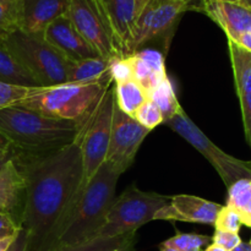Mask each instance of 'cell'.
I'll list each match as a JSON object with an SVG mask.
<instances>
[{
	"label": "cell",
	"mask_w": 251,
	"mask_h": 251,
	"mask_svg": "<svg viewBox=\"0 0 251 251\" xmlns=\"http://www.w3.org/2000/svg\"><path fill=\"white\" fill-rule=\"evenodd\" d=\"M29 88L0 81V109L17 104L28 95Z\"/></svg>",
	"instance_id": "cell-29"
},
{
	"label": "cell",
	"mask_w": 251,
	"mask_h": 251,
	"mask_svg": "<svg viewBox=\"0 0 251 251\" xmlns=\"http://www.w3.org/2000/svg\"><path fill=\"white\" fill-rule=\"evenodd\" d=\"M147 97L158 107L161 110L162 115H163L164 122L171 119L172 117L176 114L181 108L179 104V100L176 98V91H174L173 83H172L171 78L167 76L164 80H162L153 90L151 91Z\"/></svg>",
	"instance_id": "cell-24"
},
{
	"label": "cell",
	"mask_w": 251,
	"mask_h": 251,
	"mask_svg": "<svg viewBox=\"0 0 251 251\" xmlns=\"http://www.w3.org/2000/svg\"><path fill=\"white\" fill-rule=\"evenodd\" d=\"M42 34L44 39L69 61L100 56L78 33L66 14L51 21Z\"/></svg>",
	"instance_id": "cell-13"
},
{
	"label": "cell",
	"mask_w": 251,
	"mask_h": 251,
	"mask_svg": "<svg viewBox=\"0 0 251 251\" xmlns=\"http://www.w3.org/2000/svg\"><path fill=\"white\" fill-rule=\"evenodd\" d=\"M120 176L122 174L118 173L108 162L100 166L86 186L56 248L81 244L97 238L115 199L117 183Z\"/></svg>",
	"instance_id": "cell-3"
},
{
	"label": "cell",
	"mask_w": 251,
	"mask_h": 251,
	"mask_svg": "<svg viewBox=\"0 0 251 251\" xmlns=\"http://www.w3.org/2000/svg\"><path fill=\"white\" fill-rule=\"evenodd\" d=\"M2 44L39 87L68 82L69 60L44 39L43 34L17 29Z\"/></svg>",
	"instance_id": "cell-5"
},
{
	"label": "cell",
	"mask_w": 251,
	"mask_h": 251,
	"mask_svg": "<svg viewBox=\"0 0 251 251\" xmlns=\"http://www.w3.org/2000/svg\"><path fill=\"white\" fill-rule=\"evenodd\" d=\"M21 29L33 34H42L51 21L68 11L70 0H20Z\"/></svg>",
	"instance_id": "cell-17"
},
{
	"label": "cell",
	"mask_w": 251,
	"mask_h": 251,
	"mask_svg": "<svg viewBox=\"0 0 251 251\" xmlns=\"http://www.w3.org/2000/svg\"><path fill=\"white\" fill-rule=\"evenodd\" d=\"M222 205L194 195L172 196L171 201L159 208L153 221H179L215 226Z\"/></svg>",
	"instance_id": "cell-12"
},
{
	"label": "cell",
	"mask_w": 251,
	"mask_h": 251,
	"mask_svg": "<svg viewBox=\"0 0 251 251\" xmlns=\"http://www.w3.org/2000/svg\"><path fill=\"white\" fill-rule=\"evenodd\" d=\"M134 251L135 249V234L122 235L114 238L97 237L88 242L76 245H65L58 247L53 251Z\"/></svg>",
	"instance_id": "cell-22"
},
{
	"label": "cell",
	"mask_w": 251,
	"mask_h": 251,
	"mask_svg": "<svg viewBox=\"0 0 251 251\" xmlns=\"http://www.w3.org/2000/svg\"><path fill=\"white\" fill-rule=\"evenodd\" d=\"M212 243V238L196 233H178L162 243L159 247L169 248L178 251H202L205 247Z\"/></svg>",
	"instance_id": "cell-26"
},
{
	"label": "cell",
	"mask_w": 251,
	"mask_h": 251,
	"mask_svg": "<svg viewBox=\"0 0 251 251\" xmlns=\"http://www.w3.org/2000/svg\"><path fill=\"white\" fill-rule=\"evenodd\" d=\"M0 81L25 87H39L37 81L12 58L2 43H0Z\"/></svg>",
	"instance_id": "cell-23"
},
{
	"label": "cell",
	"mask_w": 251,
	"mask_h": 251,
	"mask_svg": "<svg viewBox=\"0 0 251 251\" xmlns=\"http://www.w3.org/2000/svg\"><path fill=\"white\" fill-rule=\"evenodd\" d=\"M238 98H239L240 109H242L245 136H247L248 144L251 147V93L239 96Z\"/></svg>",
	"instance_id": "cell-34"
},
{
	"label": "cell",
	"mask_w": 251,
	"mask_h": 251,
	"mask_svg": "<svg viewBox=\"0 0 251 251\" xmlns=\"http://www.w3.org/2000/svg\"><path fill=\"white\" fill-rule=\"evenodd\" d=\"M112 251H122V250H118V249H115V250H112Z\"/></svg>",
	"instance_id": "cell-48"
},
{
	"label": "cell",
	"mask_w": 251,
	"mask_h": 251,
	"mask_svg": "<svg viewBox=\"0 0 251 251\" xmlns=\"http://www.w3.org/2000/svg\"><path fill=\"white\" fill-rule=\"evenodd\" d=\"M66 16L100 58L122 56L100 0H70Z\"/></svg>",
	"instance_id": "cell-9"
},
{
	"label": "cell",
	"mask_w": 251,
	"mask_h": 251,
	"mask_svg": "<svg viewBox=\"0 0 251 251\" xmlns=\"http://www.w3.org/2000/svg\"><path fill=\"white\" fill-rule=\"evenodd\" d=\"M15 151L26 183L21 228L27 233V249L53 251L82 196L80 146L75 141L39 156Z\"/></svg>",
	"instance_id": "cell-1"
},
{
	"label": "cell",
	"mask_w": 251,
	"mask_h": 251,
	"mask_svg": "<svg viewBox=\"0 0 251 251\" xmlns=\"http://www.w3.org/2000/svg\"><path fill=\"white\" fill-rule=\"evenodd\" d=\"M110 77L113 83L134 80V70L130 56H117L110 60Z\"/></svg>",
	"instance_id": "cell-31"
},
{
	"label": "cell",
	"mask_w": 251,
	"mask_h": 251,
	"mask_svg": "<svg viewBox=\"0 0 251 251\" xmlns=\"http://www.w3.org/2000/svg\"><path fill=\"white\" fill-rule=\"evenodd\" d=\"M135 1H136L137 10H139V15H140L142 12V10H144L145 7H146L147 5L152 1V0H135Z\"/></svg>",
	"instance_id": "cell-41"
},
{
	"label": "cell",
	"mask_w": 251,
	"mask_h": 251,
	"mask_svg": "<svg viewBox=\"0 0 251 251\" xmlns=\"http://www.w3.org/2000/svg\"><path fill=\"white\" fill-rule=\"evenodd\" d=\"M233 251H251V243L242 242Z\"/></svg>",
	"instance_id": "cell-40"
},
{
	"label": "cell",
	"mask_w": 251,
	"mask_h": 251,
	"mask_svg": "<svg viewBox=\"0 0 251 251\" xmlns=\"http://www.w3.org/2000/svg\"><path fill=\"white\" fill-rule=\"evenodd\" d=\"M15 152L16 151H15V149L12 146L0 150V171L4 168V166L10 161V159L14 158Z\"/></svg>",
	"instance_id": "cell-37"
},
{
	"label": "cell",
	"mask_w": 251,
	"mask_h": 251,
	"mask_svg": "<svg viewBox=\"0 0 251 251\" xmlns=\"http://www.w3.org/2000/svg\"><path fill=\"white\" fill-rule=\"evenodd\" d=\"M113 87H114L115 105L125 114H129L131 117L141 107L142 103L149 98L146 92L135 80L113 83Z\"/></svg>",
	"instance_id": "cell-20"
},
{
	"label": "cell",
	"mask_w": 251,
	"mask_h": 251,
	"mask_svg": "<svg viewBox=\"0 0 251 251\" xmlns=\"http://www.w3.org/2000/svg\"><path fill=\"white\" fill-rule=\"evenodd\" d=\"M242 1H243V4L245 5V6L250 7V9H251V0H242Z\"/></svg>",
	"instance_id": "cell-46"
},
{
	"label": "cell",
	"mask_w": 251,
	"mask_h": 251,
	"mask_svg": "<svg viewBox=\"0 0 251 251\" xmlns=\"http://www.w3.org/2000/svg\"><path fill=\"white\" fill-rule=\"evenodd\" d=\"M134 54H136L141 60H144L145 63L151 68V70L153 71L154 74H157L159 77H167L164 55L162 54V51L156 50V49L152 48H142Z\"/></svg>",
	"instance_id": "cell-32"
},
{
	"label": "cell",
	"mask_w": 251,
	"mask_h": 251,
	"mask_svg": "<svg viewBox=\"0 0 251 251\" xmlns=\"http://www.w3.org/2000/svg\"><path fill=\"white\" fill-rule=\"evenodd\" d=\"M250 243H251V238H250Z\"/></svg>",
	"instance_id": "cell-49"
},
{
	"label": "cell",
	"mask_w": 251,
	"mask_h": 251,
	"mask_svg": "<svg viewBox=\"0 0 251 251\" xmlns=\"http://www.w3.org/2000/svg\"><path fill=\"white\" fill-rule=\"evenodd\" d=\"M195 5L185 0H152L137 17L127 47V56L142 49L150 42L173 31L180 17Z\"/></svg>",
	"instance_id": "cell-10"
},
{
	"label": "cell",
	"mask_w": 251,
	"mask_h": 251,
	"mask_svg": "<svg viewBox=\"0 0 251 251\" xmlns=\"http://www.w3.org/2000/svg\"><path fill=\"white\" fill-rule=\"evenodd\" d=\"M161 248V251H178V250H174V249H169V248H162V247H159Z\"/></svg>",
	"instance_id": "cell-47"
},
{
	"label": "cell",
	"mask_w": 251,
	"mask_h": 251,
	"mask_svg": "<svg viewBox=\"0 0 251 251\" xmlns=\"http://www.w3.org/2000/svg\"><path fill=\"white\" fill-rule=\"evenodd\" d=\"M158 1H162V0H158ZM185 1L193 2V4L195 5V7H196V11H199V9H200V1H201V0H185Z\"/></svg>",
	"instance_id": "cell-44"
},
{
	"label": "cell",
	"mask_w": 251,
	"mask_h": 251,
	"mask_svg": "<svg viewBox=\"0 0 251 251\" xmlns=\"http://www.w3.org/2000/svg\"><path fill=\"white\" fill-rule=\"evenodd\" d=\"M202 251H226V250L223 249V248L218 247V245L213 244V243H212V244H210L208 247H206V249L202 250Z\"/></svg>",
	"instance_id": "cell-43"
},
{
	"label": "cell",
	"mask_w": 251,
	"mask_h": 251,
	"mask_svg": "<svg viewBox=\"0 0 251 251\" xmlns=\"http://www.w3.org/2000/svg\"><path fill=\"white\" fill-rule=\"evenodd\" d=\"M80 123L46 117L11 105L0 109V132L22 153L39 156L64 149L76 141Z\"/></svg>",
	"instance_id": "cell-2"
},
{
	"label": "cell",
	"mask_w": 251,
	"mask_h": 251,
	"mask_svg": "<svg viewBox=\"0 0 251 251\" xmlns=\"http://www.w3.org/2000/svg\"><path fill=\"white\" fill-rule=\"evenodd\" d=\"M113 83L66 82L48 87H32L17 104L46 117L78 122Z\"/></svg>",
	"instance_id": "cell-4"
},
{
	"label": "cell",
	"mask_w": 251,
	"mask_h": 251,
	"mask_svg": "<svg viewBox=\"0 0 251 251\" xmlns=\"http://www.w3.org/2000/svg\"><path fill=\"white\" fill-rule=\"evenodd\" d=\"M226 206L239 215L243 226L251 228V179H240L228 188Z\"/></svg>",
	"instance_id": "cell-21"
},
{
	"label": "cell",
	"mask_w": 251,
	"mask_h": 251,
	"mask_svg": "<svg viewBox=\"0 0 251 251\" xmlns=\"http://www.w3.org/2000/svg\"><path fill=\"white\" fill-rule=\"evenodd\" d=\"M199 11L216 22L229 41L235 42L243 33L251 31V9L244 4L201 0Z\"/></svg>",
	"instance_id": "cell-14"
},
{
	"label": "cell",
	"mask_w": 251,
	"mask_h": 251,
	"mask_svg": "<svg viewBox=\"0 0 251 251\" xmlns=\"http://www.w3.org/2000/svg\"><path fill=\"white\" fill-rule=\"evenodd\" d=\"M130 59H131L132 63V70H134V80L139 83L142 87V90L146 92V95L149 96L151 93V91L161 82L164 78L159 77L157 74H154L153 71L151 70L149 65L145 63L144 60L139 58L136 54H132V55H129Z\"/></svg>",
	"instance_id": "cell-27"
},
{
	"label": "cell",
	"mask_w": 251,
	"mask_h": 251,
	"mask_svg": "<svg viewBox=\"0 0 251 251\" xmlns=\"http://www.w3.org/2000/svg\"><path fill=\"white\" fill-rule=\"evenodd\" d=\"M20 228L21 227H19L12 218L0 213V239L5 237H9V235L16 234Z\"/></svg>",
	"instance_id": "cell-35"
},
{
	"label": "cell",
	"mask_w": 251,
	"mask_h": 251,
	"mask_svg": "<svg viewBox=\"0 0 251 251\" xmlns=\"http://www.w3.org/2000/svg\"><path fill=\"white\" fill-rule=\"evenodd\" d=\"M132 118H134L140 125H142L144 127L149 129L150 131L156 129V127L158 126V125H161L162 123H164L163 115H162L161 110L158 109V107H157L150 98H147V100L142 103L141 107L135 112Z\"/></svg>",
	"instance_id": "cell-28"
},
{
	"label": "cell",
	"mask_w": 251,
	"mask_h": 251,
	"mask_svg": "<svg viewBox=\"0 0 251 251\" xmlns=\"http://www.w3.org/2000/svg\"><path fill=\"white\" fill-rule=\"evenodd\" d=\"M68 82L113 83L110 77V60L97 56L69 61Z\"/></svg>",
	"instance_id": "cell-18"
},
{
	"label": "cell",
	"mask_w": 251,
	"mask_h": 251,
	"mask_svg": "<svg viewBox=\"0 0 251 251\" xmlns=\"http://www.w3.org/2000/svg\"><path fill=\"white\" fill-rule=\"evenodd\" d=\"M26 200L25 176L15 159H10L0 171V213L9 216L21 227Z\"/></svg>",
	"instance_id": "cell-15"
},
{
	"label": "cell",
	"mask_w": 251,
	"mask_h": 251,
	"mask_svg": "<svg viewBox=\"0 0 251 251\" xmlns=\"http://www.w3.org/2000/svg\"><path fill=\"white\" fill-rule=\"evenodd\" d=\"M171 199L172 196L142 191L136 185H130L114 199L97 237L135 234L140 227L153 221L157 211L166 206Z\"/></svg>",
	"instance_id": "cell-7"
},
{
	"label": "cell",
	"mask_w": 251,
	"mask_h": 251,
	"mask_svg": "<svg viewBox=\"0 0 251 251\" xmlns=\"http://www.w3.org/2000/svg\"><path fill=\"white\" fill-rule=\"evenodd\" d=\"M149 134V129L140 125L131 115L122 112L114 102L109 150L105 162L123 174L135 161L140 146Z\"/></svg>",
	"instance_id": "cell-11"
},
{
	"label": "cell",
	"mask_w": 251,
	"mask_h": 251,
	"mask_svg": "<svg viewBox=\"0 0 251 251\" xmlns=\"http://www.w3.org/2000/svg\"><path fill=\"white\" fill-rule=\"evenodd\" d=\"M6 251H28L27 249V233L25 232L24 228H20L16 238Z\"/></svg>",
	"instance_id": "cell-36"
},
{
	"label": "cell",
	"mask_w": 251,
	"mask_h": 251,
	"mask_svg": "<svg viewBox=\"0 0 251 251\" xmlns=\"http://www.w3.org/2000/svg\"><path fill=\"white\" fill-rule=\"evenodd\" d=\"M105 12L115 43L122 56H127V47L131 38L139 10L135 0H100Z\"/></svg>",
	"instance_id": "cell-16"
},
{
	"label": "cell",
	"mask_w": 251,
	"mask_h": 251,
	"mask_svg": "<svg viewBox=\"0 0 251 251\" xmlns=\"http://www.w3.org/2000/svg\"><path fill=\"white\" fill-rule=\"evenodd\" d=\"M230 61L238 97L251 93V53L228 39Z\"/></svg>",
	"instance_id": "cell-19"
},
{
	"label": "cell",
	"mask_w": 251,
	"mask_h": 251,
	"mask_svg": "<svg viewBox=\"0 0 251 251\" xmlns=\"http://www.w3.org/2000/svg\"><path fill=\"white\" fill-rule=\"evenodd\" d=\"M22 14L20 0H0V43L21 29Z\"/></svg>",
	"instance_id": "cell-25"
},
{
	"label": "cell",
	"mask_w": 251,
	"mask_h": 251,
	"mask_svg": "<svg viewBox=\"0 0 251 251\" xmlns=\"http://www.w3.org/2000/svg\"><path fill=\"white\" fill-rule=\"evenodd\" d=\"M234 43H237L238 46H240L242 48H244L245 50L251 53V31L245 32L242 36H239V38H238Z\"/></svg>",
	"instance_id": "cell-38"
},
{
	"label": "cell",
	"mask_w": 251,
	"mask_h": 251,
	"mask_svg": "<svg viewBox=\"0 0 251 251\" xmlns=\"http://www.w3.org/2000/svg\"><path fill=\"white\" fill-rule=\"evenodd\" d=\"M164 124L210 162L227 189L240 179H251V161H242L226 153L201 131L184 109L179 110L174 117L164 122Z\"/></svg>",
	"instance_id": "cell-8"
},
{
	"label": "cell",
	"mask_w": 251,
	"mask_h": 251,
	"mask_svg": "<svg viewBox=\"0 0 251 251\" xmlns=\"http://www.w3.org/2000/svg\"><path fill=\"white\" fill-rule=\"evenodd\" d=\"M243 223L239 215L235 212L233 208L228 206H222V208L218 212L217 218L215 222L216 230H222V232L229 233H239Z\"/></svg>",
	"instance_id": "cell-30"
},
{
	"label": "cell",
	"mask_w": 251,
	"mask_h": 251,
	"mask_svg": "<svg viewBox=\"0 0 251 251\" xmlns=\"http://www.w3.org/2000/svg\"><path fill=\"white\" fill-rule=\"evenodd\" d=\"M10 146H11V145H10V142L7 141L6 137L0 132V150L6 149V147H10Z\"/></svg>",
	"instance_id": "cell-42"
},
{
	"label": "cell",
	"mask_w": 251,
	"mask_h": 251,
	"mask_svg": "<svg viewBox=\"0 0 251 251\" xmlns=\"http://www.w3.org/2000/svg\"><path fill=\"white\" fill-rule=\"evenodd\" d=\"M113 110L114 87L112 85L100 95L95 105L80 122V131L76 141L80 146L82 158V194L91 179L107 159L112 131Z\"/></svg>",
	"instance_id": "cell-6"
},
{
	"label": "cell",
	"mask_w": 251,
	"mask_h": 251,
	"mask_svg": "<svg viewBox=\"0 0 251 251\" xmlns=\"http://www.w3.org/2000/svg\"><path fill=\"white\" fill-rule=\"evenodd\" d=\"M211 238L213 244L223 248L226 251H233L243 242L238 233L222 232V230H215V234Z\"/></svg>",
	"instance_id": "cell-33"
},
{
	"label": "cell",
	"mask_w": 251,
	"mask_h": 251,
	"mask_svg": "<svg viewBox=\"0 0 251 251\" xmlns=\"http://www.w3.org/2000/svg\"><path fill=\"white\" fill-rule=\"evenodd\" d=\"M215 1H220V2H233V4H243L242 0H215Z\"/></svg>",
	"instance_id": "cell-45"
},
{
	"label": "cell",
	"mask_w": 251,
	"mask_h": 251,
	"mask_svg": "<svg viewBox=\"0 0 251 251\" xmlns=\"http://www.w3.org/2000/svg\"><path fill=\"white\" fill-rule=\"evenodd\" d=\"M17 234V233H16ZM16 234L14 235H9V237H5L0 239V251H6L10 248V245L12 244V242L16 238Z\"/></svg>",
	"instance_id": "cell-39"
}]
</instances>
